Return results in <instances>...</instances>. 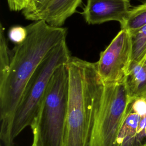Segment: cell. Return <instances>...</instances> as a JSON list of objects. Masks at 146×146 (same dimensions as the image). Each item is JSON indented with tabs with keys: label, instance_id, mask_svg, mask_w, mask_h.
I'll return each instance as SVG.
<instances>
[{
	"label": "cell",
	"instance_id": "1",
	"mask_svg": "<svg viewBox=\"0 0 146 146\" xmlns=\"http://www.w3.org/2000/svg\"><path fill=\"white\" fill-rule=\"evenodd\" d=\"M26 39L11 50L8 68L0 72V136L6 132L25 87L48 52L66 39L67 29L35 21L26 27Z\"/></svg>",
	"mask_w": 146,
	"mask_h": 146
},
{
	"label": "cell",
	"instance_id": "2",
	"mask_svg": "<svg viewBox=\"0 0 146 146\" xmlns=\"http://www.w3.org/2000/svg\"><path fill=\"white\" fill-rule=\"evenodd\" d=\"M66 66L68 92L63 146H88L104 84L96 62L71 56Z\"/></svg>",
	"mask_w": 146,
	"mask_h": 146
},
{
	"label": "cell",
	"instance_id": "3",
	"mask_svg": "<svg viewBox=\"0 0 146 146\" xmlns=\"http://www.w3.org/2000/svg\"><path fill=\"white\" fill-rule=\"evenodd\" d=\"M71 56L66 39L46 55L29 80L6 132L0 137L3 146H14L15 139L26 127L31 125L52 74Z\"/></svg>",
	"mask_w": 146,
	"mask_h": 146
},
{
	"label": "cell",
	"instance_id": "4",
	"mask_svg": "<svg viewBox=\"0 0 146 146\" xmlns=\"http://www.w3.org/2000/svg\"><path fill=\"white\" fill-rule=\"evenodd\" d=\"M68 92L66 63L52 74L30 127L33 146H63Z\"/></svg>",
	"mask_w": 146,
	"mask_h": 146
},
{
	"label": "cell",
	"instance_id": "5",
	"mask_svg": "<svg viewBox=\"0 0 146 146\" xmlns=\"http://www.w3.org/2000/svg\"><path fill=\"white\" fill-rule=\"evenodd\" d=\"M129 102L125 81L104 84L88 146H118V135Z\"/></svg>",
	"mask_w": 146,
	"mask_h": 146
},
{
	"label": "cell",
	"instance_id": "6",
	"mask_svg": "<svg viewBox=\"0 0 146 146\" xmlns=\"http://www.w3.org/2000/svg\"><path fill=\"white\" fill-rule=\"evenodd\" d=\"M131 62V40L124 29L117 33L96 62L98 75L104 84L125 81Z\"/></svg>",
	"mask_w": 146,
	"mask_h": 146
},
{
	"label": "cell",
	"instance_id": "7",
	"mask_svg": "<svg viewBox=\"0 0 146 146\" xmlns=\"http://www.w3.org/2000/svg\"><path fill=\"white\" fill-rule=\"evenodd\" d=\"M131 8L130 0H87L81 14L89 25L112 21L121 24Z\"/></svg>",
	"mask_w": 146,
	"mask_h": 146
},
{
	"label": "cell",
	"instance_id": "8",
	"mask_svg": "<svg viewBox=\"0 0 146 146\" xmlns=\"http://www.w3.org/2000/svg\"><path fill=\"white\" fill-rule=\"evenodd\" d=\"M82 0H52L43 10L36 14L32 21L44 20L49 25L61 27L74 14Z\"/></svg>",
	"mask_w": 146,
	"mask_h": 146
},
{
	"label": "cell",
	"instance_id": "9",
	"mask_svg": "<svg viewBox=\"0 0 146 146\" xmlns=\"http://www.w3.org/2000/svg\"><path fill=\"white\" fill-rule=\"evenodd\" d=\"M125 84L130 101L146 96V66L131 63Z\"/></svg>",
	"mask_w": 146,
	"mask_h": 146
},
{
	"label": "cell",
	"instance_id": "10",
	"mask_svg": "<svg viewBox=\"0 0 146 146\" xmlns=\"http://www.w3.org/2000/svg\"><path fill=\"white\" fill-rule=\"evenodd\" d=\"M140 119L141 116L128 106L117 137L118 146H140L137 133Z\"/></svg>",
	"mask_w": 146,
	"mask_h": 146
},
{
	"label": "cell",
	"instance_id": "11",
	"mask_svg": "<svg viewBox=\"0 0 146 146\" xmlns=\"http://www.w3.org/2000/svg\"><path fill=\"white\" fill-rule=\"evenodd\" d=\"M146 26V1L132 7L128 11L124 21L120 24L121 29L127 31L130 35Z\"/></svg>",
	"mask_w": 146,
	"mask_h": 146
},
{
	"label": "cell",
	"instance_id": "12",
	"mask_svg": "<svg viewBox=\"0 0 146 146\" xmlns=\"http://www.w3.org/2000/svg\"><path fill=\"white\" fill-rule=\"evenodd\" d=\"M130 35L131 40V63L141 64L146 57V26Z\"/></svg>",
	"mask_w": 146,
	"mask_h": 146
},
{
	"label": "cell",
	"instance_id": "13",
	"mask_svg": "<svg viewBox=\"0 0 146 146\" xmlns=\"http://www.w3.org/2000/svg\"><path fill=\"white\" fill-rule=\"evenodd\" d=\"M52 0H28L25 9L22 10L23 15L28 20L33 18L43 10Z\"/></svg>",
	"mask_w": 146,
	"mask_h": 146
},
{
	"label": "cell",
	"instance_id": "14",
	"mask_svg": "<svg viewBox=\"0 0 146 146\" xmlns=\"http://www.w3.org/2000/svg\"><path fill=\"white\" fill-rule=\"evenodd\" d=\"M8 34L10 40L18 44L22 43L26 39L27 30L26 27L15 26L10 28Z\"/></svg>",
	"mask_w": 146,
	"mask_h": 146
},
{
	"label": "cell",
	"instance_id": "15",
	"mask_svg": "<svg viewBox=\"0 0 146 146\" xmlns=\"http://www.w3.org/2000/svg\"><path fill=\"white\" fill-rule=\"evenodd\" d=\"M128 106L141 117L146 116V96L139 97L131 100Z\"/></svg>",
	"mask_w": 146,
	"mask_h": 146
},
{
	"label": "cell",
	"instance_id": "16",
	"mask_svg": "<svg viewBox=\"0 0 146 146\" xmlns=\"http://www.w3.org/2000/svg\"><path fill=\"white\" fill-rule=\"evenodd\" d=\"M7 2L11 11H18L25 9L28 0H7Z\"/></svg>",
	"mask_w": 146,
	"mask_h": 146
},
{
	"label": "cell",
	"instance_id": "17",
	"mask_svg": "<svg viewBox=\"0 0 146 146\" xmlns=\"http://www.w3.org/2000/svg\"><path fill=\"white\" fill-rule=\"evenodd\" d=\"M141 64H143V65H144V66H146V57L145 58V59H144V61H143V62Z\"/></svg>",
	"mask_w": 146,
	"mask_h": 146
},
{
	"label": "cell",
	"instance_id": "18",
	"mask_svg": "<svg viewBox=\"0 0 146 146\" xmlns=\"http://www.w3.org/2000/svg\"><path fill=\"white\" fill-rule=\"evenodd\" d=\"M140 146H146V143H145V144H142V145H140Z\"/></svg>",
	"mask_w": 146,
	"mask_h": 146
},
{
	"label": "cell",
	"instance_id": "19",
	"mask_svg": "<svg viewBox=\"0 0 146 146\" xmlns=\"http://www.w3.org/2000/svg\"><path fill=\"white\" fill-rule=\"evenodd\" d=\"M31 146H33V145H31Z\"/></svg>",
	"mask_w": 146,
	"mask_h": 146
}]
</instances>
